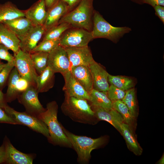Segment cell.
I'll use <instances>...</instances> for the list:
<instances>
[{"mask_svg": "<svg viewBox=\"0 0 164 164\" xmlns=\"http://www.w3.org/2000/svg\"><path fill=\"white\" fill-rule=\"evenodd\" d=\"M59 0H45L46 8L48 9L56 3Z\"/></svg>", "mask_w": 164, "mask_h": 164, "instance_id": "cell-43", "label": "cell"}, {"mask_svg": "<svg viewBox=\"0 0 164 164\" xmlns=\"http://www.w3.org/2000/svg\"><path fill=\"white\" fill-rule=\"evenodd\" d=\"M46 8L45 0H39L24 11L25 17L34 26L43 25L47 14Z\"/></svg>", "mask_w": 164, "mask_h": 164, "instance_id": "cell-18", "label": "cell"}, {"mask_svg": "<svg viewBox=\"0 0 164 164\" xmlns=\"http://www.w3.org/2000/svg\"><path fill=\"white\" fill-rule=\"evenodd\" d=\"M6 151L5 163L7 164H32L35 157L33 154H26L17 150L9 139L5 136L3 142Z\"/></svg>", "mask_w": 164, "mask_h": 164, "instance_id": "cell-13", "label": "cell"}, {"mask_svg": "<svg viewBox=\"0 0 164 164\" xmlns=\"http://www.w3.org/2000/svg\"><path fill=\"white\" fill-rule=\"evenodd\" d=\"M65 48L68 55L70 68L79 65L89 66L94 60L91 51L88 46Z\"/></svg>", "mask_w": 164, "mask_h": 164, "instance_id": "cell-14", "label": "cell"}, {"mask_svg": "<svg viewBox=\"0 0 164 164\" xmlns=\"http://www.w3.org/2000/svg\"><path fill=\"white\" fill-rule=\"evenodd\" d=\"M126 91L121 90L112 84L109 86L107 95L111 101L122 100L125 95Z\"/></svg>", "mask_w": 164, "mask_h": 164, "instance_id": "cell-33", "label": "cell"}, {"mask_svg": "<svg viewBox=\"0 0 164 164\" xmlns=\"http://www.w3.org/2000/svg\"><path fill=\"white\" fill-rule=\"evenodd\" d=\"M5 63H4L0 62V71L3 68V67L5 66Z\"/></svg>", "mask_w": 164, "mask_h": 164, "instance_id": "cell-46", "label": "cell"}, {"mask_svg": "<svg viewBox=\"0 0 164 164\" xmlns=\"http://www.w3.org/2000/svg\"><path fill=\"white\" fill-rule=\"evenodd\" d=\"M131 1L138 4H142L143 3L141 0H130Z\"/></svg>", "mask_w": 164, "mask_h": 164, "instance_id": "cell-45", "label": "cell"}, {"mask_svg": "<svg viewBox=\"0 0 164 164\" xmlns=\"http://www.w3.org/2000/svg\"><path fill=\"white\" fill-rule=\"evenodd\" d=\"M22 17H25L24 11L19 9L12 2L0 4V23Z\"/></svg>", "mask_w": 164, "mask_h": 164, "instance_id": "cell-24", "label": "cell"}, {"mask_svg": "<svg viewBox=\"0 0 164 164\" xmlns=\"http://www.w3.org/2000/svg\"><path fill=\"white\" fill-rule=\"evenodd\" d=\"M60 38L55 39H44L39 43L30 53L43 52L49 53L59 45Z\"/></svg>", "mask_w": 164, "mask_h": 164, "instance_id": "cell-32", "label": "cell"}, {"mask_svg": "<svg viewBox=\"0 0 164 164\" xmlns=\"http://www.w3.org/2000/svg\"><path fill=\"white\" fill-rule=\"evenodd\" d=\"M63 76L65 80L63 90L65 97H73L90 101L89 93L73 77L70 70Z\"/></svg>", "mask_w": 164, "mask_h": 164, "instance_id": "cell-12", "label": "cell"}, {"mask_svg": "<svg viewBox=\"0 0 164 164\" xmlns=\"http://www.w3.org/2000/svg\"><path fill=\"white\" fill-rule=\"evenodd\" d=\"M70 71L75 79L89 93L93 88L92 75L89 66H73L70 68Z\"/></svg>", "mask_w": 164, "mask_h": 164, "instance_id": "cell-19", "label": "cell"}, {"mask_svg": "<svg viewBox=\"0 0 164 164\" xmlns=\"http://www.w3.org/2000/svg\"><path fill=\"white\" fill-rule=\"evenodd\" d=\"M4 111L18 125L26 126L32 130L41 134L47 139L49 137V130L46 124L38 117L26 111L20 112L8 105Z\"/></svg>", "mask_w": 164, "mask_h": 164, "instance_id": "cell-6", "label": "cell"}, {"mask_svg": "<svg viewBox=\"0 0 164 164\" xmlns=\"http://www.w3.org/2000/svg\"><path fill=\"white\" fill-rule=\"evenodd\" d=\"M93 39L91 32L82 28H71L60 37L59 45L65 48L85 47Z\"/></svg>", "mask_w": 164, "mask_h": 164, "instance_id": "cell-7", "label": "cell"}, {"mask_svg": "<svg viewBox=\"0 0 164 164\" xmlns=\"http://www.w3.org/2000/svg\"><path fill=\"white\" fill-rule=\"evenodd\" d=\"M112 108L121 115L124 123L129 125L132 128L135 127L136 120L133 117L128 108L121 100L112 101Z\"/></svg>", "mask_w": 164, "mask_h": 164, "instance_id": "cell-27", "label": "cell"}, {"mask_svg": "<svg viewBox=\"0 0 164 164\" xmlns=\"http://www.w3.org/2000/svg\"><path fill=\"white\" fill-rule=\"evenodd\" d=\"M6 151L4 143L0 146V164L5 163V161Z\"/></svg>", "mask_w": 164, "mask_h": 164, "instance_id": "cell-41", "label": "cell"}, {"mask_svg": "<svg viewBox=\"0 0 164 164\" xmlns=\"http://www.w3.org/2000/svg\"><path fill=\"white\" fill-rule=\"evenodd\" d=\"M2 23L7 26L18 37L24 35L34 26L25 17H19L5 21Z\"/></svg>", "mask_w": 164, "mask_h": 164, "instance_id": "cell-22", "label": "cell"}, {"mask_svg": "<svg viewBox=\"0 0 164 164\" xmlns=\"http://www.w3.org/2000/svg\"><path fill=\"white\" fill-rule=\"evenodd\" d=\"M91 105L106 109L112 108V101L108 97L106 92L100 91L93 89L89 93Z\"/></svg>", "mask_w": 164, "mask_h": 164, "instance_id": "cell-25", "label": "cell"}, {"mask_svg": "<svg viewBox=\"0 0 164 164\" xmlns=\"http://www.w3.org/2000/svg\"><path fill=\"white\" fill-rule=\"evenodd\" d=\"M62 128L72 148L77 153V161L79 163L88 162L91 157L92 151L103 145L106 141V138L104 137L93 138L85 136H79L69 132L63 126Z\"/></svg>", "mask_w": 164, "mask_h": 164, "instance_id": "cell-4", "label": "cell"}, {"mask_svg": "<svg viewBox=\"0 0 164 164\" xmlns=\"http://www.w3.org/2000/svg\"><path fill=\"white\" fill-rule=\"evenodd\" d=\"M108 79L111 84L125 91L133 88L134 86L133 80L127 77L113 76L109 74Z\"/></svg>", "mask_w": 164, "mask_h": 164, "instance_id": "cell-30", "label": "cell"}, {"mask_svg": "<svg viewBox=\"0 0 164 164\" xmlns=\"http://www.w3.org/2000/svg\"><path fill=\"white\" fill-rule=\"evenodd\" d=\"M91 106L97 119L109 122L121 133V126L124 122L122 117L118 112L112 108L106 109L93 105H91Z\"/></svg>", "mask_w": 164, "mask_h": 164, "instance_id": "cell-16", "label": "cell"}, {"mask_svg": "<svg viewBox=\"0 0 164 164\" xmlns=\"http://www.w3.org/2000/svg\"><path fill=\"white\" fill-rule=\"evenodd\" d=\"M121 101L128 108L132 116L136 120L138 112L135 89L133 87L126 91L125 96Z\"/></svg>", "mask_w": 164, "mask_h": 164, "instance_id": "cell-29", "label": "cell"}, {"mask_svg": "<svg viewBox=\"0 0 164 164\" xmlns=\"http://www.w3.org/2000/svg\"><path fill=\"white\" fill-rule=\"evenodd\" d=\"M0 44H1V43H0Z\"/></svg>", "mask_w": 164, "mask_h": 164, "instance_id": "cell-47", "label": "cell"}, {"mask_svg": "<svg viewBox=\"0 0 164 164\" xmlns=\"http://www.w3.org/2000/svg\"><path fill=\"white\" fill-rule=\"evenodd\" d=\"M69 12L66 5L59 0L47 10L46 18L43 25L46 31L57 25L60 19Z\"/></svg>", "mask_w": 164, "mask_h": 164, "instance_id": "cell-17", "label": "cell"}, {"mask_svg": "<svg viewBox=\"0 0 164 164\" xmlns=\"http://www.w3.org/2000/svg\"><path fill=\"white\" fill-rule=\"evenodd\" d=\"M71 28L69 24L66 22L58 24L46 31L43 40L60 39L64 32Z\"/></svg>", "mask_w": 164, "mask_h": 164, "instance_id": "cell-31", "label": "cell"}, {"mask_svg": "<svg viewBox=\"0 0 164 164\" xmlns=\"http://www.w3.org/2000/svg\"><path fill=\"white\" fill-rule=\"evenodd\" d=\"M143 4H148L153 7L157 5L164 6V0H141Z\"/></svg>", "mask_w": 164, "mask_h": 164, "instance_id": "cell-40", "label": "cell"}, {"mask_svg": "<svg viewBox=\"0 0 164 164\" xmlns=\"http://www.w3.org/2000/svg\"><path fill=\"white\" fill-rule=\"evenodd\" d=\"M8 105L6 100L5 95L0 90V108L4 110Z\"/></svg>", "mask_w": 164, "mask_h": 164, "instance_id": "cell-42", "label": "cell"}, {"mask_svg": "<svg viewBox=\"0 0 164 164\" xmlns=\"http://www.w3.org/2000/svg\"><path fill=\"white\" fill-rule=\"evenodd\" d=\"M46 31L43 25L33 26L24 35L18 37L20 49L30 53L36 47Z\"/></svg>", "mask_w": 164, "mask_h": 164, "instance_id": "cell-11", "label": "cell"}, {"mask_svg": "<svg viewBox=\"0 0 164 164\" xmlns=\"http://www.w3.org/2000/svg\"><path fill=\"white\" fill-rule=\"evenodd\" d=\"M94 0H82L76 6L68 12L58 24L66 22L72 28H80L92 31L94 10Z\"/></svg>", "mask_w": 164, "mask_h": 164, "instance_id": "cell-3", "label": "cell"}, {"mask_svg": "<svg viewBox=\"0 0 164 164\" xmlns=\"http://www.w3.org/2000/svg\"><path fill=\"white\" fill-rule=\"evenodd\" d=\"M0 43L16 54L20 49L17 36L3 23H0Z\"/></svg>", "mask_w": 164, "mask_h": 164, "instance_id": "cell-20", "label": "cell"}, {"mask_svg": "<svg viewBox=\"0 0 164 164\" xmlns=\"http://www.w3.org/2000/svg\"><path fill=\"white\" fill-rule=\"evenodd\" d=\"M89 67L92 75L93 88L100 91L107 92L110 86L108 79L109 73L94 60Z\"/></svg>", "mask_w": 164, "mask_h": 164, "instance_id": "cell-15", "label": "cell"}, {"mask_svg": "<svg viewBox=\"0 0 164 164\" xmlns=\"http://www.w3.org/2000/svg\"><path fill=\"white\" fill-rule=\"evenodd\" d=\"M58 105L55 101L48 103L45 110L38 117L46 125L49 137V142L55 145L72 148V145L64 133L62 125L57 119Z\"/></svg>", "mask_w": 164, "mask_h": 164, "instance_id": "cell-1", "label": "cell"}, {"mask_svg": "<svg viewBox=\"0 0 164 164\" xmlns=\"http://www.w3.org/2000/svg\"><path fill=\"white\" fill-rule=\"evenodd\" d=\"M155 15L158 16L161 22L164 23V7L161 5H157L153 7Z\"/></svg>", "mask_w": 164, "mask_h": 164, "instance_id": "cell-38", "label": "cell"}, {"mask_svg": "<svg viewBox=\"0 0 164 164\" xmlns=\"http://www.w3.org/2000/svg\"><path fill=\"white\" fill-rule=\"evenodd\" d=\"M55 73L47 67L38 75L36 88L38 93L46 92L52 88L54 83Z\"/></svg>", "mask_w": 164, "mask_h": 164, "instance_id": "cell-23", "label": "cell"}, {"mask_svg": "<svg viewBox=\"0 0 164 164\" xmlns=\"http://www.w3.org/2000/svg\"><path fill=\"white\" fill-rule=\"evenodd\" d=\"M30 85L27 80L20 77L16 84V89L18 94L25 91Z\"/></svg>", "mask_w": 164, "mask_h": 164, "instance_id": "cell-37", "label": "cell"}, {"mask_svg": "<svg viewBox=\"0 0 164 164\" xmlns=\"http://www.w3.org/2000/svg\"><path fill=\"white\" fill-rule=\"evenodd\" d=\"M0 123L18 125L17 123L3 109L0 108Z\"/></svg>", "mask_w": 164, "mask_h": 164, "instance_id": "cell-36", "label": "cell"}, {"mask_svg": "<svg viewBox=\"0 0 164 164\" xmlns=\"http://www.w3.org/2000/svg\"><path fill=\"white\" fill-rule=\"evenodd\" d=\"M14 56L15 67L20 77L27 80L30 85L36 87L38 75L33 66L30 53L20 49Z\"/></svg>", "mask_w": 164, "mask_h": 164, "instance_id": "cell-8", "label": "cell"}, {"mask_svg": "<svg viewBox=\"0 0 164 164\" xmlns=\"http://www.w3.org/2000/svg\"><path fill=\"white\" fill-rule=\"evenodd\" d=\"M47 64L55 73L63 75L70 71V64L65 48L59 45L49 53Z\"/></svg>", "mask_w": 164, "mask_h": 164, "instance_id": "cell-10", "label": "cell"}, {"mask_svg": "<svg viewBox=\"0 0 164 164\" xmlns=\"http://www.w3.org/2000/svg\"><path fill=\"white\" fill-rule=\"evenodd\" d=\"M38 93L36 87L30 85L17 97L19 102L24 106L26 112L38 117L46 110L39 101Z\"/></svg>", "mask_w": 164, "mask_h": 164, "instance_id": "cell-9", "label": "cell"}, {"mask_svg": "<svg viewBox=\"0 0 164 164\" xmlns=\"http://www.w3.org/2000/svg\"><path fill=\"white\" fill-rule=\"evenodd\" d=\"M164 155L158 162L157 163L159 164H164Z\"/></svg>", "mask_w": 164, "mask_h": 164, "instance_id": "cell-44", "label": "cell"}, {"mask_svg": "<svg viewBox=\"0 0 164 164\" xmlns=\"http://www.w3.org/2000/svg\"><path fill=\"white\" fill-rule=\"evenodd\" d=\"M20 77L17 70L14 67L8 78V88L5 95L7 102H11L17 97L19 94L16 91V84Z\"/></svg>", "mask_w": 164, "mask_h": 164, "instance_id": "cell-26", "label": "cell"}, {"mask_svg": "<svg viewBox=\"0 0 164 164\" xmlns=\"http://www.w3.org/2000/svg\"><path fill=\"white\" fill-rule=\"evenodd\" d=\"M88 101L73 97H65L61 109L65 115L75 121L93 124L97 119Z\"/></svg>", "mask_w": 164, "mask_h": 164, "instance_id": "cell-2", "label": "cell"}, {"mask_svg": "<svg viewBox=\"0 0 164 164\" xmlns=\"http://www.w3.org/2000/svg\"><path fill=\"white\" fill-rule=\"evenodd\" d=\"M30 55L36 72L40 74L48 67L49 53L37 52L30 53Z\"/></svg>", "mask_w": 164, "mask_h": 164, "instance_id": "cell-28", "label": "cell"}, {"mask_svg": "<svg viewBox=\"0 0 164 164\" xmlns=\"http://www.w3.org/2000/svg\"><path fill=\"white\" fill-rule=\"evenodd\" d=\"M15 65V63L7 62L0 71V88L5 84Z\"/></svg>", "mask_w": 164, "mask_h": 164, "instance_id": "cell-34", "label": "cell"}, {"mask_svg": "<svg viewBox=\"0 0 164 164\" xmlns=\"http://www.w3.org/2000/svg\"><path fill=\"white\" fill-rule=\"evenodd\" d=\"M8 50L4 45L0 44V59L6 61L7 62L15 63L14 56L11 54Z\"/></svg>", "mask_w": 164, "mask_h": 164, "instance_id": "cell-35", "label": "cell"}, {"mask_svg": "<svg viewBox=\"0 0 164 164\" xmlns=\"http://www.w3.org/2000/svg\"><path fill=\"white\" fill-rule=\"evenodd\" d=\"M132 31L128 27H114L107 22L97 11L94 10L93 28V39L103 38L117 43L124 35Z\"/></svg>", "mask_w": 164, "mask_h": 164, "instance_id": "cell-5", "label": "cell"}, {"mask_svg": "<svg viewBox=\"0 0 164 164\" xmlns=\"http://www.w3.org/2000/svg\"><path fill=\"white\" fill-rule=\"evenodd\" d=\"M121 134L125 140L128 149L135 155H141L143 149L137 142L133 129L128 125L124 122L121 126Z\"/></svg>", "mask_w": 164, "mask_h": 164, "instance_id": "cell-21", "label": "cell"}, {"mask_svg": "<svg viewBox=\"0 0 164 164\" xmlns=\"http://www.w3.org/2000/svg\"><path fill=\"white\" fill-rule=\"evenodd\" d=\"M67 5L69 12L76 6L82 0H61Z\"/></svg>", "mask_w": 164, "mask_h": 164, "instance_id": "cell-39", "label": "cell"}]
</instances>
